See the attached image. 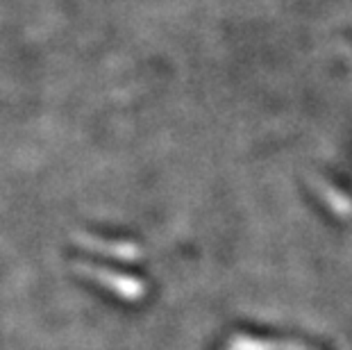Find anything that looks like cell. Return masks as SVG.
Listing matches in <instances>:
<instances>
[{
	"mask_svg": "<svg viewBox=\"0 0 352 350\" xmlns=\"http://www.w3.org/2000/svg\"><path fill=\"white\" fill-rule=\"evenodd\" d=\"M89 275L96 280V282H109V285H114V292L121 294L125 298H139L144 294V285H139L134 278H125V275H114V273H104L100 269H89Z\"/></svg>",
	"mask_w": 352,
	"mask_h": 350,
	"instance_id": "1",
	"label": "cell"
},
{
	"mask_svg": "<svg viewBox=\"0 0 352 350\" xmlns=\"http://www.w3.org/2000/svg\"><path fill=\"white\" fill-rule=\"evenodd\" d=\"M85 243H89L91 248L104 250L107 255H114L118 259H134L137 257V248L127 243H109V241H98V239H85Z\"/></svg>",
	"mask_w": 352,
	"mask_h": 350,
	"instance_id": "2",
	"label": "cell"
}]
</instances>
